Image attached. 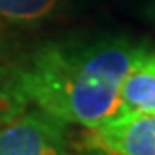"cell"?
<instances>
[{
  "label": "cell",
  "mask_w": 155,
  "mask_h": 155,
  "mask_svg": "<svg viewBox=\"0 0 155 155\" xmlns=\"http://www.w3.org/2000/svg\"><path fill=\"white\" fill-rule=\"evenodd\" d=\"M148 47L125 36L47 43L15 69L17 82L30 105L88 129L118 114L121 84Z\"/></svg>",
  "instance_id": "obj_1"
},
{
  "label": "cell",
  "mask_w": 155,
  "mask_h": 155,
  "mask_svg": "<svg viewBox=\"0 0 155 155\" xmlns=\"http://www.w3.org/2000/svg\"><path fill=\"white\" fill-rule=\"evenodd\" d=\"M68 125L38 107L26 108L0 125V155H71Z\"/></svg>",
  "instance_id": "obj_2"
},
{
  "label": "cell",
  "mask_w": 155,
  "mask_h": 155,
  "mask_svg": "<svg viewBox=\"0 0 155 155\" xmlns=\"http://www.w3.org/2000/svg\"><path fill=\"white\" fill-rule=\"evenodd\" d=\"M82 140L105 155H155V112L112 116L88 127Z\"/></svg>",
  "instance_id": "obj_3"
},
{
  "label": "cell",
  "mask_w": 155,
  "mask_h": 155,
  "mask_svg": "<svg viewBox=\"0 0 155 155\" xmlns=\"http://www.w3.org/2000/svg\"><path fill=\"white\" fill-rule=\"evenodd\" d=\"M155 112V47L150 45L142 58L133 65L120 92L118 114Z\"/></svg>",
  "instance_id": "obj_4"
},
{
  "label": "cell",
  "mask_w": 155,
  "mask_h": 155,
  "mask_svg": "<svg viewBox=\"0 0 155 155\" xmlns=\"http://www.w3.org/2000/svg\"><path fill=\"white\" fill-rule=\"evenodd\" d=\"M64 0H0V17L17 25H34L52 15Z\"/></svg>",
  "instance_id": "obj_5"
},
{
  "label": "cell",
  "mask_w": 155,
  "mask_h": 155,
  "mask_svg": "<svg viewBox=\"0 0 155 155\" xmlns=\"http://www.w3.org/2000/svg\"><path fill=\"white\" fill-rule=\"evenodd\" d=\"M28 99L17 82L15 69L0 68V125L19 116L28 108Z\"/></svg>",
  "instance_id": "obj_6"
},
{
  "label": "cell",
  "mask_w": 155,
  "mask_h": 155,
  "mask_svg": "<svg viewBox=\"0 0 155 155\" xmlns=\"http://www.w3.org/2000/svg\"><path fill=\"white\" fill-rule=\"evenodd\" d=\"M148 15H150V19L155 23V4H151V6L148 8Z\"/></svg>",
  "instance_id": "obj_7"
},
{
  "label": "cell",
  "mask_w": 155,
  "mask_h": 155,
  "mask_svg": "<svg viewBox=\"0 0 155 155\" xmlns=\"http://www.w3.org/2000/svg\"><path fill=\"white\" fill-rule=\"evenodd\" d=\"M95 155H105V153H97V151H95Z\"/></svg>",
  "instance_id": "obj_8"
}]
</instances>
